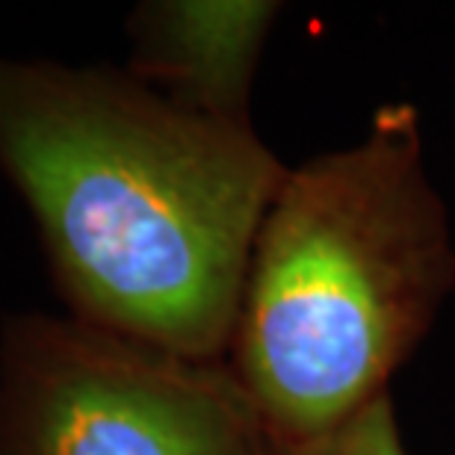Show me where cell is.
<instances>
[{"label": "cell", "instance_id": "6da1fadb", "mask_svg": "<svg viewBox=\"0 0 455 455\" xmlns=\"http://www.w3.org/2000/svg\"><path fill=\"white\" fill-rule=\"evenodd\" d=\"M0 169L66 314L225 361L287 166L251 122L184 110L124 68L0 57Z\"/></svg>", "mask_w": 455, "mask_h": 455}, {"label": "cell", "instance_id": "7a4b0ae2", "mask_svg": "<svg viewBox=\"0 0 455 455\" xmlns=\"http://www.w3.org/2000/svg\"><path fill=\"white\" fill-rule=\"evenodd\" d=\"M455 290L447 204L420 113L287 169L258 228L225 363L260 429L314 438L387 394Z\"/></svg>", "mask_w": 455, "mask_h": 455}, {"label": "cell", "instance_id": "3957f363", "mask_svg": "<svg viewBox=\"0 0 455 455\" xmlns=\"http://www.w3.org/2000/svg\"><path fill=\"white\" fill-rule=\"evenodd\" d=\"M258 432L225 361H193L75 316L0 320V455H245Z\"/></svg>", "mask_w": 455, "mask_h": 455}, {"label": "cell", "instance_id": "277c9868", "mask_svg": "<svg viewBox=\"0 0 455 455\" xmlns=\"http://www.w3.org/2000/svg\"><path fill=\"white\" fill-rule=\"evenodd\" d=\"M272 0H148L127 18V75L184 110L251 122L249 101L278 21Z\"/></svg>", "mask_w": 455, "mask_h": 455}, {"label": "cell", "instance_id": "5b68a950", "mask_svg": "<svg viewBox=\"0 0 455 455\" xmlns=\"http://www.w3.org/2000/svg\"><path fill=\"white\" fill-rule=\"evenodd\" d=\"M245 455H405V447L396 426L394 399L385 394L349 420L314 438H275L258 423Z\"/></svg>", "mask_w": 455, "mask_h": 455}]
</instances>
